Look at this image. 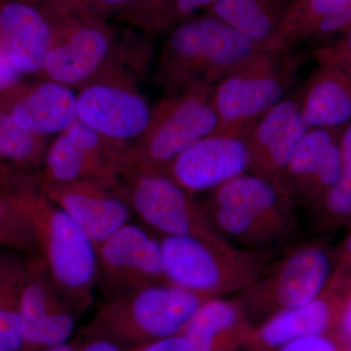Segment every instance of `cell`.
<instances>
[{"instance_id": "obj_19", "label": "cell", "mask_w": 351, "mask_h": 351, "mask_svg": "<svg viewBox=\"0 0 351 351\" xmlns=\"http://www.w3.org/2000/svg\"><path fill=\"white\" fill-rule=\"evenodd\" d=\"M0 108L25 131L46 138L59 135L77 120L73 89L43 78L21 80L0 92Z\"/></svg>"}, {"instance_id": "obj_26", "label": "cell", "mask_w": 351, "mask_h": 351, "mask_svg": "<svg viewBox=\"0 0 351 351\" xmlns=\"http://www.w3.org/2000/svg\"><path fill=\"white\" fill-rule=\"evenodd\" d=\"M25 258L3 249L0 254V351H23L21 295Z\"/></svg>"}, {"instance_id": "obj_1", "label": "cell", "mask_w": 351, "mask_h": 351, "mask_svg": "<svg viewBox=\"0 0 351 351\" xmlns=\"http://www.w3.org/2000/svg\"><path fill=\"white\" fill-rule=\"evenodd\" d=\"M51 21L54 39L40 78L78 90L103 78L140 82L149 71L154 58L152 36L134 31L121 34L108 20Z\"/></svg>"}, {"instance_id": "obj_4", "label": "cell", "mask_w": 351, "mask_h": 351, "mask_svg": "<svg viewBox=\"0 0 351 351\" xmlns=\"http://www.w3.org/2000/svg\"><path fill=\"white\" fill-rule=\"evenodd\" d=\"M202 204L215 232L239 248L276 252L297 232L294 201L251 173L215 189Z\"/></svg>"}, {"instance_id": "obj_15", "label": "cell", "mask_w": 351, "mask_h": 351, "mask_svg": "<svg viewBox=\"0 0 351 351\" xmlns=\"http://www.w3.org/2000/svg\"><path fill=\"white\" fill-rule=\"evenodd\" d=\"M341 131H307L289 162L271 181L309 213L334 186L345 166L339 145Z\"/></svg>"}, {"instance_id": "obj_23", "label": "cell", "mask_w": 351, "mask_h": 351, "mask_svg": "<svg viewBox=\"0 0 351 351\" xmlns=\"http://www.w3.org/2000/svg\"><path fill=\"white\" fill-rule=\"evenodd\" d=\"M351 31V0H292L278 36L277 49L336 38Z\"/></svg>"}, {"instance_id": "obj_34", "label": "cell", "mask_w": 351, "mask_h": 351, "mask_svg": "<svg viewBox=\"0 0 351 351\" xmlns=\"http://www.w3.org/2000/svg\"><path fill=\"white\" fill-rule=\"evenodd\" d=\"M128 351H193L184 335L179 334L128 348Z\"/></svg>"}, {"instance_id": "obj_14", "label": "cell", "mask_w": 351, "mask_h": 351, "mask_svg": "<svg viewBox=\"0 0 351 351\" xmlns=\"http://www.w3.org/2000/svg\"><path fill=\"white\" fill-rule=\"evenodd\" d=\"M78 316L53 283L43 258H25L21 295L23 351H41L66 343Z\"/></svg>"}, {"instance_id": "obj_7", "label": "cell", "mask_w": 351, "mask_h": 351, "mask_svg": "<svg viewBox=\"0 0 351 351\" xmlns=\"http://www.w3.org/2000/svg\"><path fill=\"white\" fill-rule=\"evenodd\" d=\"M299 60L291 50L265 51L235 69L212 89L218 135L243 138L270 108L287 96Z\"/></svg>"}, {"instance_id": "obj_16", "label": "cell", "mask_w": 351, "mask_h": 351, "mask_svg": "<svg viewBox=\"0 0 351 351\" xmlns=\"http://www.w3.org/2000/svg\"><path fill=\"white\" fill-rule=\"evenodd\" d=\"M249 166L250 154L243 138L213 134L184 149L159 173L195 195L249 172Z\"/></svg>"}, {"instance_id": "obj_30", "label": "cell", "mask_w": 351, "mask_h": 351, "mask_svg": "<svg viewBox=\"0 0 351 351\" xmlns=\"http://www.w3.org/2000/svg\"><path fill=\"white\" fill-rule=\"evenodd\" d=\"M50 20L75 18L83 20H108L120 16L140 0H29Z\"/></svg>"}, {"instance_id": "obj_2", "label": "cell", "mask_w": 351, "mask_h": 351, "mask_svg": "<svg viewBox=\"0 0 351 351\" xmlns=\"http://www.w3.org/2000/svg\"><path fill=\"white\" fill-rule=\"evenodd\" d=\"M265 49L209 14L182 21L168 31L156 59L154 80L165 95L214 87Z\"/></svg>"}, {"instance_id": "obj_28", "label": "cell", "mask_w": 351, "mask_h": 351, "mask_svg": "<svg viewBox=\"0 0 351 351\" xmlns=\"http://www.w3.org/2000/svg\"><path fill=\"white\" fill-rule=\"evenodd\" d=\"M48 145L47 138L25 131L0 108V162L36 177Z\"/></svg>"}, {"instance_id": "obj_29", "label": "cell", "mask_w": 351, "mask_h": 351, "mask_svg": "<svg viewBox=\"0 0 351 351\" xmlns=\"http://www.w3.org/2000/svg\"><path fill=\"white\" fill-rule=\"evenodd\" d=\"M0 247L25 258L40 257L31 219L12 195L0 191Z\"/></svg>"}, {"instance_id": "obj_21", "label": "cell", "mask_w": 351, "mask_h": 351, "mask_svg": "<svg viewBox=\"0 0 351 351\" xmlns=\"http://www.w3.org/2000/svg\"><path fill=\"white\" fill-rule=\"evenodd\" d=\"M345 295L328 286L322 294L302 306L270 316L252 332L248 351H274L293 339L336 331Z\"/></svg>"}, {"instance_id": "obj_10", "label": "cell", "mask_w": 351, "mask_h": 351, "mask_svg": "<svg viewBox=\"0 0 351 351\" xmlns=\"http://www.w3.org/2000/svg\"><path fill=\"white\" fill-rule=\"evenodd\" d=\"M117 188L132 213L157 237L225 241L215 232L202 203L162 173L131 166L117 180Z\"/></svg>"}, {"instance_id": "obj_32", "label": "cell", "mask_w": 351, "mask_h": 351, "mask_svg": "<svg viewBox=\"0 0 351 351\" xmlns=\"http://www.w3.org/2000/svg\"><path fill=\"white\" fill-rule=\"evenodd\" d=\"M311 55L320 66H332L351 75V31L313 48Z\"/></svg>"}, {"instance_id": "obj_44", "label": "cell", "mask_w": 351, "mask_h": 351, "mask_svg": "<svg viewBox=\"0 0 351 351\" xmlns=\"http://www.w3.org/2000/svg\"><path fill=\"white\" fill-rule=\"evenodd\" d=\"M4 248H1V247H0V254H1V252L2 250H3Z\"/></svg>"}, {"instance_id": "obj_43", "label": "cell", "mask_w": 351, "mask_h": 351, "mask_svg": "<svg viewBox=\"0 0 351 351\" xmlns=\"http://www.w3.org/2000/svg\"><path fill=\"white\" fill-rule=\"evenodd\" d=\"M346 351H351V345L348 346Z\"/></svg>"}, {"instance_id": "obj_42", "label": "cell", "mask_w": 351, "mask_h": 351, "mask_svg": "<svg viewBox=\"0 0 351 351\" xmlns=\"http://www.w3.org/2000/svg\"><path fill=\"white\" fill-rule=\"evenodd\" d=\"M80 341L82 338L73 339V341H66V343H61L51 348H45L41 351H80Z\"/></svg>"}, {"instance_id": "obj_41", "label": "cell", "mask_w": 351, "mask_h": 351, "mask_svg": "<svg viewBox=\"0 0 351 351\" xmlns=\"http://www.w3.org/2000/svg\"><path fill=\"white\" fill-rule=\"evenodd\" d=\"M329 286L337 289L343 294H350L351 293V269L343 274H334Z\"/></svg>"}, {"instance_id": "obj_31", "label": "cell", "mask_w": 351, "mask_h": 351, "mask_svg": "<svg viewBox=\"0 0 351 351\" xmlns=\"http://www.w3.org/2000/svg\"><path fill=\"white\" fill-rule=\"evenodd\" d=\"M311 215L320 230L351 225V162L345 164L339 179Z\"/></svg>"}, {"instance_id": "obj_12", "label": "cell", "mask_w": 351, "mask_h": 351, "mask_svg": "<svg viewBox=\"0 0 351 351\" xmlns=\"http://www.w3.org/2000/svg\"><path fill=\"white\" fill-rule=\"evenodd\" d=\"M98 283L104 301L138 289L169 284L158 237L128 223L97 247Z\"/></svg>"}, {"instance_id": "obj_33", "label": "cell", "mask_w": 351, "mask_h": 351, "mask_svg": "<svg viewBox=\"0 0 351 351\" xmlns=\"http://www.w3.org/2000/svg\"><path fill=\"white\" fill-rule=\"evenodd\" d=\"M346 345L337 336L313 335L293 339L274 351H346Z\"/></svg>"}, {"instance_id": "obj_40", "label": "cell", "mask_w": 351, "mask_h": 351, "mask_svg": "<svg viewBox=\"0 0 351 351\" xmlns=\"http://www.w3.org/2000/svg\"><path fill=\"white\" fill-rule=\"evenodd\" d=\"M339 145L343 163L351 162V122L341 131Z\"/></svg>"}, {"instance_id": "obj_22", "label": "cell", "mask_w": 351, "mask_h": 351, "mask_svg": "<svg viewBox=\"0 0 351 351\" xmlns=\"http://www.w3.org/2000/svg\"><path fill=\"white\" fill-rule=\"evenodd\" d=\"M255 329L237 298H209L182 332L193 351H240Z\"/></svg>"}, {"instance_id": "obj_9", "label": "cell", "mask_w": 351, "mask_h": 351, "mask_svg": "<svg viewBox=\"0 0 351 351\" xmlns=\"http://www.w3.org/2000/svg\"><path fill=\"white\" fill-rule=\"evenodd\" d=\"M212 89L196 86L165 95L152 108L143 135L129 145L131 166L161 172L184 149L216 133L218 117L212 105Z\"/></svg>"}, {"instance_id": "obj_6", "label": "cell", "mask_w": 351, "mask_h": 351, "mask_svg": "<svg viewBox=\"0 0 351 351\" xmlns=\"http://www.w3.org/2000/svg\"><path fill=\"white\" fill-rule=\"evenodd\" d=\"M157 237L168 283L209 298L239 295L277 257L276 252L246 250L225 241Z\"/></svg>"}, {"instance_id": "obj_17", "label": "cell", "mask_w": 351, "mask_h": 351, "mask_svg": "<svg viewBox=\"0 0 351 351\" xmlns=\"http://www.w3.org/2000/svg\"><path fill=\"white\" fill-rule=\"evenodd\" d=\"M117 180H82L38 184L44 193L68 213L98 247L130 223L132 211L117 188Z\"/></svg>"}, {"instance_id": "obj_11", "label": "cell", "mask_w": 351, "mask_h": 351, "mask_svg": "<svg viewBox=\"0 0 351 351\" xmlns=\"http://www.w3.org/2000/svg\"><path fill=\"white\" fill-rule=\"evenodd\" d=\"M131 167L129 145L113 142L76 120L48 145L38 184L113 181Z\"/></svg>"}, {"instance_id": "obj_35", "label": "cell", "mask_w": 351, "mask_h": 351, "mask_svg": "<svg viewBox=\"0 0 351 351\" xmlns=\"http://www.w3.org/2000/svg\"><path fill=\"white\" fill-rule=\"evenodd\" d=\"M29 177H32V175L25 174L6 164L0 162V191L1 193L7 195L12 193Z\"/></svg>"}, {"instance_id": "obj_37", "label": "cell", "mask_w": 351, "mask_h": 351, "mask_svg": "<svg viewBox=\"0 0 351 351\" xmlns=\"http://www.w3.org/2000/svg\"><path fill=\"white\" fill-rule=\"evenodd\" d=\"M21 75L9 62L0 45V92L5 91L21 82Z\"/></svg>"}, {"instance_id": "obj_3", "label": "cell", "mask_w": 351, "mask_h": 351, "mask_svg": "<svg viewBox=\"0 0 351 351\" xmlns=\"http://www.w3.org/2000/svg\"><path fill=\"white\" fill-rule=\"evenodd\" d=\"M31 219L40 257L60 294L78 315L94 301L98 283L97 247L82 226L31 177L8 193Z\"/></svg>"}, {"instance_id": "obj_18", "label": "cell", "mask_w": 351, "mask_h": 351, "mask_svg": "<svg viewBox=\"0 0 351 351\" xmlns=\"http://www.w3.org/2000/svg\"><path fill=\"white\" fill-rule=\"evenodd\" d=\"M300 107L301 88L287 95L247 131L243 140L250 154L249 173L271 182L285 167L308 131Z\"/></svg>"}, {"instance_id": "obj_27", "label": "cell", "mask_w": 351, "mask_h": 351, "mask_svg": "<svg viewBox=\"0 0 351 351\" xmlns=\"http://www.w3.org/2000/svg\"><path fill=\"white\" fill-rule=\"evenodd\" d=\"M217 0H144L119 16L134 29L152 34L168 32L182 21L204 12Z\"/></svg>"}, {"instance_id": "obj_20", "label": "cell", "mask_w": 351, "mask_h": 351, "mask_svg": "<svg viewBox=\"0 0 351 351\" xmlns=\"http://www.w3.org/2000/svg\"><path fill=\"white\" fill-rule=\"evenodd\" d=\"M52 21L29 0H0V45L21 75H39L52 46Z\"/></svg>"}, {"instance_id": "obj_13", "label": "cell", "mask_w": 351, "mask_h": 351, "mask_svg": "<svg viewBox=\"0 0 351 351\" xmlns=\"http://www.w3.org/2000/svg\"><path fill=\"white\" fill-rule=\"evenodd\" d=\"M152 108L138 83L122 78H103L88 83L76 93V117L103 137L131 145L143 135Z\"/></svg>"}, {"instance_id": "obj_38", "label": "cell", "mask_w": 351, "mask_h": 351, "mask_svg": "<svg viewBox=\"0 0 351 351\" xmlns=\"http://www.w3.org/2000/svg\"><path fill=\"white\" fill-rule=\"evenodd\" d=\"M334 252L336 258V269L334 274H343L351 269V230L343 242L339 245L338 249Z\"/></svg>"}, {"instance_id": "obj_5", "label": "cell", "mask_w": 351, "mask_h": 351, "mask_svg": "<svg viewBox=\"0 0 351 351\" xmlns=\"http://www.w3.org/2000/svg\"><path fill=\"white\" fill-rule=\"evenodd\" d=\"M208 299L172 284L149 286L104 301L80 332L134 348L182 334Z\"/></svg>"}, {"instance_id": "obj_8", "label": "cell", "mask_w": 351, "mask_h": 351, "mask_svg": "<svg viewBox=\"0 0 351 351\" xmlns=\"http://www.w3.org/2000/svg\"><path fill=\"white\" fill-rule=\"evenodd\" d=\"M335 269L334 251L320 241L304 242L277 256L237 299L256 327L279 311L302 306L322 294Z\"/></svg>"}, {"instance_id": "obj_45", "label": "cell", "mask_w": 351, "mask_h": 351, "mask_svg": "<svg viewBox=\"0 0 351 351\" xmlns=\"http://www.w3.org/2000/svg\"><path fill=\"white\" fill-rule=\"evenodd\" d=\"M142 1H144V0H140V1H138L137 4L140 3V2H142ZM137 4H136V5H137ZM128 10H129V9H128Z\"/></svg>"}, {"instance_id": "obj_39", "label": "cell", "mask_w": 351, "mask_h": 351, "mask_svg": "<svg viewBox=\"0 0 351 351\" xmlns=\"http://www.w3.org/2000/svg\"><path fill=\"white\" fill-rule=\"evenodd\" d=\"M80 351H128V348L103 338H82Z\"/></svg>"}, {"instance_id": "obj_25", "label": "cell", "mask_w": 351, "mask_h": 351, "mask_svg": "<svg viewBox=\"0 0 351 351\" xmlns=\"http://www.w3.org/2000/svg\"><path fill=\"white\" fill-rule=\"evenodd\" d=\"M291 1L217 0L204 13L221 20L265 49L280 51L277 49V36Z\"/></svg>"}, {"instance_id": "obj_24", "label": "cell", "mask_w": 351, "mask_h": 351, "mask_svg": "<svg viewBox=\"0 0 351 351\" xmlns=\"http://www.w3.org/2000/svg\"><path fill=\"white\" fill-rule=\"evenodd\" d=\"M300 113L308 130L345 128L351 122V75L318 64L301 88Z\"/></svg>"}, {"instance_id": "obj_36", "label": "cell", "mask_w": 351, "mask_h": 351, "mask_svg": "<svg viewBox=\"0 0 351 351\" xmlns=\"http://www.w3.org/2000/svg\"><path fill=\"white\" fill-rule=\"evenodd\" d=\"M335 332L346 346L351 345V293L345 295Z\"/></svg>"}]
</instances>
